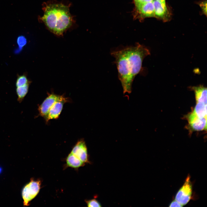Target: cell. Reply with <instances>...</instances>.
I'll return each mask as SVG.
<instances>
[{"instance_id": "18", "label": "cell", "mask_w": 207, "mask_h": 207, "mask_svg": "<svg viewBox=\"0 0 207 207\" xmlns=\"http://www.w3.org/2000/svg\"><path fill=\"white\" fill-rule=\"evenodd\" d=\"M183 206L175 200L170 203L169 207H182Z\"/></svg>"}, {"instance_id": "15", "label": "cell", "mask_w": 207, "mask_h": 207, "mask_svg": "<svg viewBox=\"0 0 207 207\" xmlns=\"http://www.w3.org/2000/svg\"><path fill=\"white\" fill-rule=\"evenodd\" d=\"M30 83V81L28 80L25 74L20 75H18L16 82V87L22 86Z\"/></svg>"}, {"instance_id": "16", "label": "cell", "mask_w": 207, "mask_h": 207, "mask_svg": "<svg viewBox=\"0 0 207 207\" xmlns=\"http://www.w3.org/2000/svg\"><path fill=\"white\" fill-rule=\"evenodd\" d=\"M88 207H100L101 206L100 203L96 199H93L86 201Z\"/></svg>"}, {"instance_id": "13", "label": "cell", "mask_w": 207, "mask_h": 207, "mask_svg": "<svg viewBox=\"0 0 207 207\" xmlns=\"http://www.w3.org/2000/svg\"><path fill=\"white\" fill-rule=\"evenodd\" d=\"M66 162L68 166L74 168H78L83 166L85 164L71 152L68 156Z\"/></svg>"}, {"instance_id": "4", "label": "cell", "mask_w": 207, "mask_h": 207, "mask_svg": "<svg viewBox=\"0 0 207 207\" xmlns=\"http://www.w3.org/2000/svg\"><path fill=\"white\" fill-rule=\"evenodd\" d=\"M192 185L189 175L187 177L181 187L177 192L175 200L183 206L187 204L190 200L192 194Z\"/></svg>"}, {"instance_id": "3", "label": "cell", "mask_w": 207, "mask_h": 207, "mask_svg": "<svg viewBox=\"0 0 207 207\" xmlns=\"http://www.w3.org/2000/svg\"><path fill=\"white\" fill-rule=\"evenodd\" d=\"M41 181L33 178L23 187L21 192L24 206L30 205V202L38 194L41 188Z\"/></svg>"}, {"instance_id": "12", "label": "cell", "mask_w": 207, "mask_h": 207, "mask_svg": "<svg viewBox=\"0 0 207 207\" xmlns=\"http://www.w3.org/2000/svg\"><path fill=\"white\" fill-rule=\"evenodd\" d=\"M191 113L200 118H207V104L196 103V105Z\"/></svg>"}, {"instance_id": "9", "label": "cell", "mask_w": 207, "mask_h": 207, "mask_svg": "<svg viewBox=\"0 0 207 207\" xmlns=\"http://www.w3.org/2000/svg\"><path fill=\"white\" fill-rule=\"evenodd\" d=\"M66 101L59 100L55 102L49 110L45 119L46 120L48 121L58 118L62 112L64 103Z\"/></svg>"}, {"instance_id": "8", "label": "cell", "mask_w": 207, "mask_h": 207, "mask_svg": "<svg viewBox=\"0 0 207 207\" xmlns=\"http://www.w3.org/2000/svg\"><path fill=\"white\" fill-rule=\"evenodd\" d=\"M190 88L195 93L196 103L207 104V88L203 85L191 87Z\"/></svg>"}, {"instance_id": "14", "label": "cell", "mask_w": 207, "mask_h": 207, "mask_svg": "<svg viewBox=\"0 0 207 207\" xmlns=\"http://www.w3.org/2000/svg\"><path fill=\"white\" fill-rule=\"evenodd\" d=\"M30 83L23 86L17 87L16 92L18 97V100L20 102H21L27 94Z\"/></svg>"}, {"instance_id": "17", "label": "cell", "mask_w": 207, "mask_h": 207, "mask_svg": "<svg viewBox=\"0 0 207 207\" xmlns=\"http://www.w3.org/2000/svg\"><path fill=\"white\" fill-rule=\"evenodd\" d=\"M17 41L19 46L22 47L26 43L25 38L23 36L19 37L18 38Z\"/></svg>"}, {"instance_id": "23", "label": "cell", "mask_w": 207, "mask_h": 207, "mask_svg": "<svg viewBox=\"0 0 207 207\" xmlns=\"http://www.w3.org/2000/svg\"><path fill=\"white\" fill-rule=\"evenodd\" d=\"M2 171V169L0 167V173L1 172V171Z\"/></svg>"}, {"instance_id": "21", "label": "cell", "mask_w": 207, "mask_h": 207, "mask_svg": "<svg viewBox=\"0 0 207 207\" xmlns=\"http://www.w3.org/2000/svg\"><path fill=\"white\" fill-rule=\"evenodd\" d=\"M160 2H161L163 3H165V0H157Z\"/></svg>"}, {"instance_id": "1", "label": "cell", "mask_w": 207, "mask_h": 207, "mask_svg": "<svg viewBox=\"0 0 207 207\" xmlns=\"http://www.w3.org/2000/svg\"><path fill=\"white\" fill-rule=\"evenodd\" d=\"M150 54L146 47L138 43L134 46L127 47L111 52V55L115 59L114 62L124 93L131 92L134 79L140 72L144 59Z\"/></svg>"}, {"instance_id": "20", "label": "cell", "mask_w": 207, "mask_h": 207, "mask_svg": "<svg viewBox=\"0 0 207 207\" xmlns=\"http://www.w3.org/2000/svg\"><path fill=\"white\" fill-rule=\"evenodd\" d=\"M136 5L137 6L142 3L145 2L144 0H134Z\"/></svg>"}, {"instance_id": "6", "label": "cell", "mask_w": 207, "mask_h": 207, "mask_svg": "<svg viewBox=\"0 0 207 207\" xmlns=\"http://www.w3.org/2000/svg\"><path fill=\"white\" fill-rule=\"evenodd\" d=\"M59 100L67 101V99L62 96L53 94L49 95L39 107V114L46 119L51 108L55 102Z\"/></svg>"}, {"instance_id": "2", "label": "cell", "mask_w": 207, "mask_h": 207, "mask_svg": "<svg viewBox=\"0 0 207 207\" xmlns=\"http://www.w3.org/2000/svg\"><path fill=\"white\" fill-rule=\"evenodd\" d=\"M43 9L44 14L40 19L54 34L62 35L72 25L73 18L69 7L62 3H50L46 4Z\"/></svg>"}, {"instance_id": "7", "label": "cell", "mask_w": 207, "mask_h": 207, "mask_svg": "<svg viewBox=\"0 0 207 207\" xmlns=\"http://www.w3.org/2000/svg\"><path fill=\"white\" fill-rule=\"evenodd\" d=\"M84 163L89 162L87 147L83 140L78 141L71 152Z\"/></svg>"}, {"instance_id": "19", "label": "cell", "mask_w": 207, "mask_h": 207, "mask_svg": "<svg viewBox=\"0 0 207 207\" xmlns=\"http://www.w3.org/2000/svg\"><path fill=\"white\" fill-rule=\"evenodd\" d=\"M201 7H202V8L203 11L204 12L205 14L206 13V2H202V4H201Z\"/></svg>"}, {"instance_id": "10", "label": "cell", "mask_w": 207, "mask_h": 207, "mask_svg": "<svg viewBox=\"0 0 207 207\" xmlns=\"http://www.w3.org/2000/svg\"><path fill=\"white\" fill-rule=\"evenodd\" d=\"M137 7L140 12L145 16L150 17L155 16L152 1L143 2Z\"/></svg>"}, {"instance_id": "5", "label": "cell", "mask_w": 207, "mask_h": 207, "mask_svg": "<svg viewBox=\"0 0 207 207\" xmlns=\"http://www.w3.org/2000/svg\"><path fill=\"white\" fill-rule=\"evenodd\" d=\"M185 118L188 122L187 127L191 131H206L207 118H200L191 112Z\"/></svg>"}, {"instance_id": "11", "label": "cell", "mask_w": 207, "mask_h": 207, "mask_svg": "<svg viewBox=\"0 0 207 207\" xmlns=\"http://www.w3.org/2000/svg\"><path fill=\"white\" fill-rule=\"evenodd\" d=\"M152 1L155 15L160 18L164 17L167 12L166 3H162L157 0H153Z\"/></svg>"}, {"instance_id": "22", "label": "cell", "mask_w": 207, "mask_h": 207, "mask_svg": "<svg viewBox=\"0 0 207 207\" xmlns=\"http://www.w3.org/2000/svg\"><path fill=\"white\" fill-rule=\"evenodd\" d=\"M153 0H144L145 2H148L153 1Z\"/></svg>"}]
</instances>
